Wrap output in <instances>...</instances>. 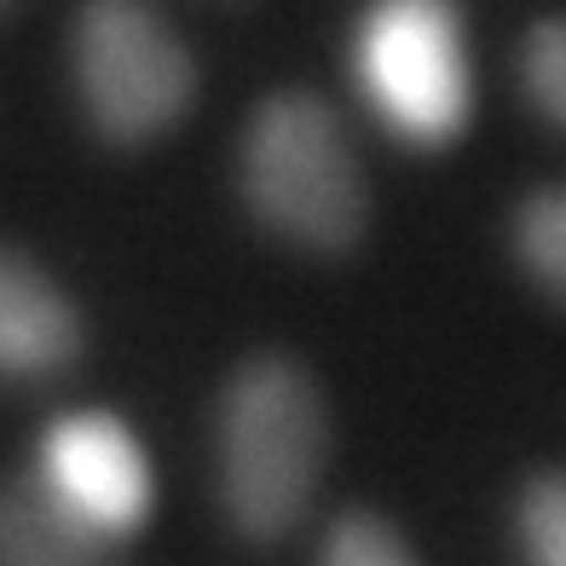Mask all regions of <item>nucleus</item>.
I'll list each match as a JSON object with an SVG mask.
<instances>
[{"label": "nucleus", "mask_w": 566, "mask_h": 566, "mask_svg": "<svg viewBox=\"0 0 566 566\" xmlns=\"http://www.w3.org/2000/svg\"><path fill=\"white\" fill-rule=\"evenodd\" d=\"M521 87L555 127H566V12L544 18L521 46Z\"/></svg>", "instance_id": "obj_11"}, {"label": "nucleus", "mask_w": 566, "mask_h": 566, "mask_svg": "<svg viewBox=\"0 0 566 566\" xmlns=\"http://www.w3.org/2000/svg\"><path fill=\"white\" fill-rule=\"evenodd\" d=\"M0 566H111V544L70 526L35 485H0Z\"/></svg>", "instance_id": "obj_7"}, {"label": "nucleus", "mask_w": 566, "mask_h": 566, "mask_svg": "<svg viewBox=\"0 0 566 566\" xmlns=\"http://www.w3.org/2000/svg\"><path fill=\"white\" fill-rule=\"evenodd\" d=\"M82 353L70 295L23 254L0 249V376H53Z\"/></svg>", "instance_id": "obj_6"}, {"label": "nucleus", "mask_w": 566, "mask_h": 566, "mask_svg": "<svg viewBox=\"0 0 566 566\" xmlns=\"http://www.w3.org/2000/svg\"><path fill=\"white\" fill-rule=\"evenodd\" d=\"M318 566H417V560H410L405 537L381 521V514L353 509V514H342V521L324 532Z\"/></svg>", "instance_id": "obj_10"}, {"label": "nucleus", "mask_w": 566, "mask_h": 566, "mask_svg": "<svg viewBox=\"0 0 566 566\" xmlns=\"http://www.w3.org/2000/svg\"><path fill=\"white\" fill-rule=\"evenodd\" d=\"M75 93L116 145H145L191 111L197 64L150 0H82L70 35Z\"/></svg>", "instance_id": "obj_3"}, {"label": "nucleus", "mask_w": 566, "mask_h": 566, "mask_svg": "<svg viewBox=\"0 0 566 566\" xmlns=\"http://www.w3.org/2000/svg\"><path fill=\"white\" fill-rule=\"evenodd\" d=\"M353 75L370 111L410 145H446L474 105L469 41L451 0H370L353 35Z\"/></svg>", "instance_id": "obj_4"}, {"label": "nucleus", "mask_w": 566, "mask_h": 566, "mask_svg": "<svg viewBox=\"0 0 566 566\" xmlns=\"http://www.w3.org/2000/svg\"><path fill=\"white\" fill-rule=\"evenodd\" d=\"M35 492L53 503L70 526L98 544L134 537L157 503L145 446L111 410H70L41 433L35 451Z\"/></svg>", "instance_id": "obj_5"}, {"label": "nucleus", "mask_w": 566, "mask_h": 566, "mask_svg": "<svg viewBox=\"0 0 566 566\" xmlns=\"http://www.w3.org/2000/svg\"><path fill=\"white\" fill-rule=\"evenodd\" d=\"M12 7H18V0H0V12H12Z\"/></svg>", "instance_id": "obj_12"}, {"label": "nucleus", "mask_w": 566, "mask_h": 566, "mask_svg": "<svg viewBox=\"0 0 566 566\" xmlns=\"http://www.w3.org/2000/svg\"><path fill=\"white\" fill-rule=\"evenodd\" d=\"M243 197L277 238L318 254H347L365 231V174L313 93H272L243 134Z\"/></svg>", "instance_id": "obj_2"}, {"label": "nucleus", "mask_w": 566, "mask_h": 566, "mask_svg": "<svg viewBox=\"0 0 566 566\" xmlns=\"http://www.w3.org/2000/svg\"><path fill=\"white\" fill-rule=\"evenodd\" d=\"M514 526H521L526 566H566V474H537L521 492Z\"/></svg>", "instance_id": "obj_9"}, {"label": "nucleus", "mask_w": 566, "mask_h": 566, "mask_svg": "<svg viewBox=\"0 0 566 566\" xmlns=\"http://www.w3.org/2000/svg\"><path fill=\"white\" fill-rule=\"evenodd\" d=\"M329 422L324 399L295 358H249L220 394L214 451H220V503L249 544L283 537L324 469Z\"/></svg>", "instance_id": "obj_1"}, {"label": "nucleus", "mask_w": 566, "mask_h": 566, "mask_svg": "<svg viewBox=\"0 0 566 566\" xmlns=\"http://www.w3.org/2000/svg\"><path fill=\"white\" fill-rule=\"evenodd\" d=\"M514 254H521V266L549 295L566 301V186H549L521 202V214H514Z\"/></svg>", "instance_id": "obj_8"}]
</instances>
